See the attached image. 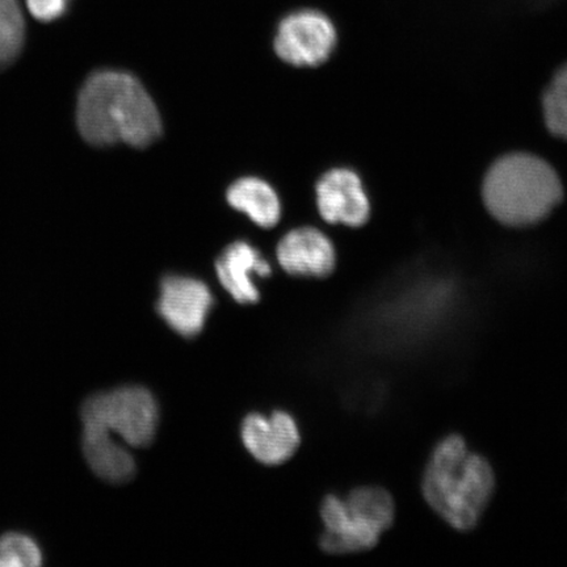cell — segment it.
Here are the masks:
<instances>
[{"label":"cell","instance_id":"cell-1","mask_svg":"<svg viewBox=\"0 0 567 567\" xmlns=\"http://www.w3.org/2000/svg\"><path fill=\"white\" fill-rule=\"evenodd\" d=\"M76 126L92 146L146 147L162 133L157 105L136 76L125 71H95L76 102Z\"/></svg>","mask_w":567,"mask_h":567},{"label":"cell","instance_id":"cell-2","mask_svg":"<svg viewBox=\"0 0 567 567\" xmlns=\"http://www.w3.org/2000/svg\"><path fill=\"white\" fill-rule=\"evenodd\" d=\"M494 488L491 464L467 451L464 439L457 435L445 437L436 445L422 480L424 499L458 530L477 526Z\"/></svg>","mask_w":567,"mask_h":567},{"label":"cell","instance_id":"cell-3","mask_svg":"<svg viewBox=\"0 0 567 567\" xmlns=\"http://www.w3.org/2000/svg\"><path fill=\"white\" fill-rule=\"evenodd\" d=\"M563 184L547 162L527 153L505 155L484 182L486 208L499 223L529 226L543 221L563 200Z\"/></svg>","mask_w":567,"mask_h":567},{"label":"cell","instance_id":"cell-4","mask_svg":"<svg viewBox=\"0 0 567 567\" xmlns=\"http://www.w3.org/2000/svg\"><path fill=\"white\" fill-rule=\"evenodd\" d=\"M81 421L101 425L131 449H146L157 435L159 405L151 390L125 385L90 395Z\"/></svg>","mask_w":567,"mask_h":567},{"label":"cell","instance_id":"cell-5","mask_svg":"<svg viewBox=\"0 0 567 567\" xmlns=\"http://www.w3.org/2000/svg\"><path fill=\"white\" fill-rule=\"evenodd\" d=\"M338 32L332 20L318 10H299L280 21L275 51L297 68L322 65L334 53Z\"/></svg>","mask_w":567,"mask_h":567},{"label":"cell","instance_id":"cell-6","mask_svg":"<svg viewBox=\"0 0 567 567\" xmlns=\"http://www.w3.org/2000/svg\"><path fill=\"white\" fill-rule=\"evenodd\" d=\"M215 305L207 284L182 275H168L161 281L157 311L177 336L194 339L202 334Z\"/></svg>","mask_w":567,"mask_h":567},{"label":"cell","instance_id":"cell-7","mask_svg":"<svg viewBox=\"0 0 567 567\" xmlns=\"http://www.w3.org/2000/svg\"><path fill=\"white\" fill-rule=\"evenodd\" d=\"M245 449L260 464L275 466L287 463L301 444L299 425L286 411L269 415H247L240 427Z\"/></svg>","mask_w":567,"mask_h":567},{"label":"cell","instance_id":"cell-8","mask_svg":"<svg viewBox=\"0 0 567 567\" xmlns=\"http://www.w3.org/2000/svg\"><path fill=\"white\" fill-rule=\"evenodd\" d=\"M317 204L324 221L359 228L370 218V200L357 173L334 168L317 184Z\"/></svg>","mask_w":567,"mask_h":567},{"label":"cell","instance_id":"cell-9","mask_svg":"<svg viewBox=\"0 0 567 567\" xmlns=\"http://www.w3.org/2000/svg\"><path fill=\"white\" fill-rule=\"evenodd\" d=\"M321 517L324 534L319 538V547L329 555L365 551L379 544L382 532L352 512L346 501L336 494L326 496Z\"/></svg>","mask_w":567,"mask_h":567},{"label":"cell","instance_id":"cell-10","mask_svg":"<svg viewBox=\"0 0 567 567\" xmlns=\"http://www.w3.org/2000/svg\"><path fill=\"white\" fill-rule=\"evenodd\" d=\"M276 255L284 271L301 278H328L337 266L334 245L315 228L289 231L280 240Z\"/></svg>","mask_w":567,"mask_h":567},{"label":"cell","instance_id":"cell-11","mask_svg":"<svg viewBox=\"0 0 567 567\" xmlns=\"http://www.w3.org/2000/svg\"><path fill=\"white\" fill-rule=\"evenodd\" d=\"M216 274L219 282L234 301L240 305L257 303L260 292L254 278H269L272 267L264 258L258 248L238 240L226 247L216 261Z\"/></svg>","mask_w":567,"mask_h":567},{"label":"cell","instance_id":"cell-12","mask_svg":"<svg viewBox=\"0 0 567 567\" xmlns=\"http://www.w3.org/2000/svg\"><path fill=\"white\" fill-rule=\"evenodd\" d=\"M82 424L83 456L95 476L112 485L127 484L136 477V458L126 444L101 425Z\"/></svg>","mask_w":567,"mask_h":567},{"label":"cell","instance_id":"cell-13","mask_svg":"<svg viewBox=\"0 0 567 567\" xmlns=\"http://www.w3.org/2000/svg\"><path fill=\"white\" fill-rule=\"evenodd\" d=\"M226 198L234 209L244 212L260 228L271 229L280 221L279 196L259 177H244L237 181L229 188Z\"/></svg>","mask_w":567,"mask_h":567},{"label":"cell","instance_id":"cell-14","mask_svg":"<svg viewBox=\"0 0 567 567\" xmlns=\"http://www.w3.org/2000/svg\"><path fill=\"white\" fill-rule=\"evenodd\" d=\"M344 499L352 512L363 516L381 532L392 526L395 516L394 501L384 488L373 486L354 488Z\"/></svg>","mask_w":567,"mask_h":567},{"label":"cell","instance_id":"cell-15","mask_svg":"<svg viewBox=\"0 0 567 567\" xmlns=\"http://www.w3.org/2000/svg\"><path fill=\"white\" fill-rule=\"evenodd\" d=\"M25 33L19 0H0V69L19 59L25 44Z\"/></svg>","mask_w":567,"mask_h":567},{"label":"cell","instance_id":"cell-16","mask_svg":"<svg viewBox=\"0 0 567 567\" xmlns=\"http://www.w3.org/2000/svg\"><path fill=\"white\" fill-rule=\"evenodd\" d=\"M44 563L40 544L24 532H7L0 536V567H34Z\"/></svg>","mask_w":567,"mask_h":567},{"label":"cell","instance_id":"cell-17","mask_svg":"<svg viewBox=\"0 0 567 567\" xmlns=\"http://www.w3.org/2000/svg\"><path fill=\"white\" fill-rule=\"evenodd\" d=\"M543 106L548 130L555 136L567 140V65L553 78L545 92Z\"/></svg>","mask_w":567,"mask_h":567},{"label":"cell","instance_id":"cell-18","mask_svg":"<svg viewBox=\"0 0 567 567\" xmlns=\"http://www.w3.org/2000/svg\"><path fill=\"white\" fill-rule=\"evenodd\" d=\"M71 2L73 0H25V6L34 19L49 23L65 16Z\"/></svg>","mask_w":567,"mask_h":567}]
</instances>
